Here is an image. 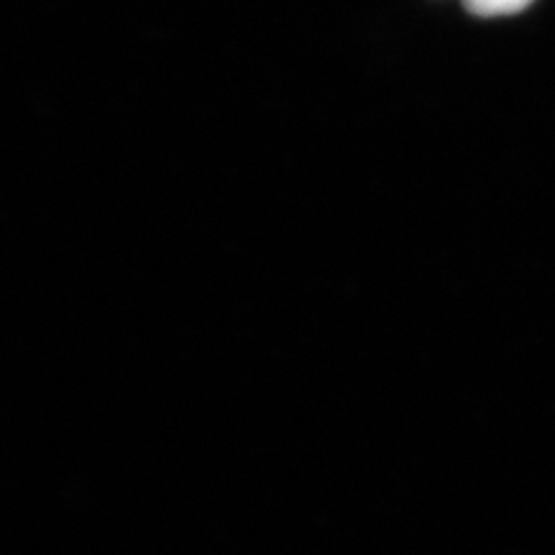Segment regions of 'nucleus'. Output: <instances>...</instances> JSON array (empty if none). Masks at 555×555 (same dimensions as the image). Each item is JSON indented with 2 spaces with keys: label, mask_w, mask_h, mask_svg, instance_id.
<instances>
[{
  "label": "nucleus",
  "mask_w": 555,
  "mask_h": 555,
  "mask_svg": "<svg viewBox=\"0 0 555 555\" xmlns=\"http://www.w3.org/2000/svg\"><path fill=\"white\" fill-rule=\"evenodd\" d=\"M467 12L483 20H493V16H509L516 12H524L532 5V0H463Z\"/></svg>",
  "instance_id": "1"
}]
</instances>
